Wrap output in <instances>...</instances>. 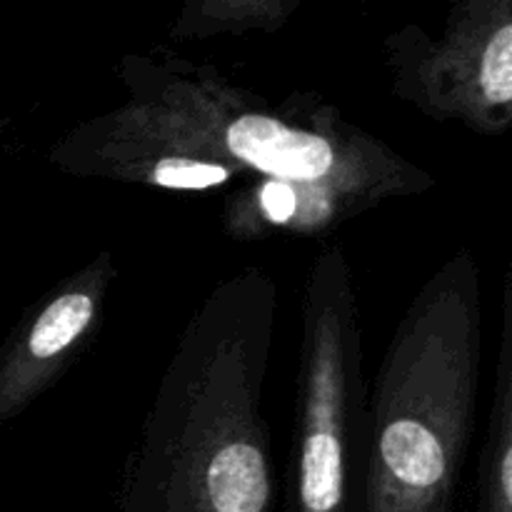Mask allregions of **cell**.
<instances>
[{"label": "cell", "mask_w": 512, "mask_h": 512, "mask_svg": "<svg viewBox=\"0 0 512 512\" xmlns=\"http://www.w3.org/2000/svg\"><path fill=\"white\" fill-rule=\"evenodd\" d=\"M395 98L485 138L512 125V3L460 0L443 30L408 23L383 43Z\"/></svg>", "instance_id": "obj_5"}, {"label": "cell", "mask_w": 512, "mask_h": 512, "mask_svg": "<svg viewBox=\"0 0 512 512\" xmlns=\"http://www.w3.org/2000/svg\"><path fill=\"white\" fill-rule=\"evenodd\" d=\"M278 280L243 268L185 323L135 443L115 512H273L275 458L263 398Z\"/></svg>", "instance_id": "obj_2"}, {"label": "cell", "mask_w": 512, "mask_h": 512, "mask_svg": "<svg viewBox=\"0 0 512 512\" xmlns=\"http://www.w3.org/2000/svg\"><path fill=\"white\" fill-rule=\"evenodd\" d=\"M365 395L353 265L328 245L310 265L300 305L288 512H355Z\"/></svg>", "instance_id": "obj_4"}, {"label": "cell", "mask_w": 512, "mask_h": 512, "mask_svg": "<svg viewBox=\"0 0 512 512\" xmlns=\"http://www.w3.org/2000/svg\"><path fill=\"white\" fill-rule=\"evenodd\" d=\"M300 0H188L175 15V40H210L220 35L275 33L290 23Z\"/></svg>", "instance_id": "obj_8"}, {"label": "cell", "mask_w": 512, "mask_h": 512, "mask_svg": "<svg viewBox=\"0 0 512 512\" xmlns=\"http://www.w3.org/2000/svg\"><path fill=\"white\" fill-rule=\"evenodd\" d=\"M475 512H512V278L500 295V348L493 405L475 468Z\"/></svg>", "instance_id": "obj_7"}, {"label": "cell", "mask_w": 512, "mask_h": 512, "mask_svg": "<svg viewBox=\"0 0 512 512\" xmlns=\"http://www.w3.org/2000/svg\"><path fill=\"white\" fill-rule=\"evenodd\" d=\"M480 280L460 245L400 318L365 395L355 512H455L478 410Z\"/></svg>", "instance_id": "obj_3"}, {"label": "cell", "mask_w": 512, "mask_h": 512, "mask_svg": "<svg viewBox=\"0 0 512 512\" xmlns=\"http://www.w3.org/2000/svg\"><path fill=\"white\" fill-rule=\"evenodd\" d=\"M125 103L83 120L50 148L75 178L163 190H210L258 173L298 185L288 238H323L435 178L315 95L273 105L210 65L125 55Z\"/></svg>", "instance_id": "obj_1"}, {"label": "cell", "mask_w": 512, "mask_h": 512, "mask_svg": "<svg viewBox=\"0 0 512 512\" xmlns=\"http://www.w3.org/2000/svg\"><path fill=\"white\" fill-rule=\"evenodd\" d=\"M115 280L118 260L100 250L25 310L0 348V423L20 418L88 350Z\"/></svg>", "instance_id": "obj_6"}]
</instances>
